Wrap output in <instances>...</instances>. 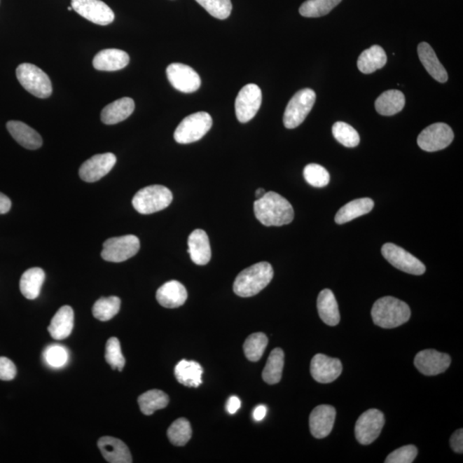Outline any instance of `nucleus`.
I'll use <instances>...</instances> for the list:
<instances>
[{"mask_svg":"<svg viewBox=\"0 0 463 463\" xmlns=\"http://www.w3.org/2000/svg\"><path fill=\"white\" fill-rule=\"evenodd\" d=\"M135 109V102L132 98L124 97L110 103L102 111L101 118L106 125H116L124 121Z\"/></svg>","mask_w":463,"mask_h":463,"instance_id":"nucleus-25","label":"nucleus"},{"mask_svg":"<svg viewBox=\"0 0 463 463\" xmlns=\"http://www.w3.org/2000/svg\"><path fill=\"white\" fill-rule=\"evenodd\" d=\"M105 359L113 370L121 372L125 365V359L122 354L120 340L116 338H111L106 344Z\"/></svg>","mask_w":463,"mask_h":463,"instance_id":"nucleus-42","label":"nucleus"},{"mask_svg":"<svg viewBox=\"0 0 463 463\" xmlns=\"http://www.w3.org/2000/svg\"><path fill=\"white\" fill-rule=\"evenodd\" d=\"M213 124L212 118L208 113L198 112L184 118L174 132L177 143L187 144L200 140L205 136Z\"/></svg>","mask_w":463,"mask_h":463,"instance_id":"nucleus-6","label":"nucleus"},{"mask_svg":"<svg viewBox=\"0 0 463 463\" xmlns=\"http://www.w3.org/2000/svg\"><path fill=\"white\" fill-rule=\"evenodd\" d=\"M256 219L266 227H281L292 223L294 212L290 202L280 194L269 191L254 202Z\"/></svg>","mask_w":463,"mask_h":463,"instance_id":"nucleus-1","label":"nucleus"},{"mask_svg":"<svg viewBox=\"0 0 463 463\" xmlns=\"http://www.w3.org/2000/svg\"><path fill=\"white\" fill-rule=\"evenodd\" d=\"M170 403V397L159 389H151L139 397L141 412L145 415H151L159 409L165 408Z\"/></svg>","mask_w":463,"mask_h":463,"instance_id":"nucleus-34","label":"nucleus"},{"mask_svg":"<svg viewBox=\"0 0 463 463\" xmlns=\"http://www.w3.org/2000/svg\"><path fill=\"white\" fill-rule=\"evenodd\" d=\"M453 139L454 132L449 125L435 123L420 132L417 144L424 151L435 152L449 146Z\"/></svg>","mask_w":463,"mask_h":463,"instance_id":"nucleus-12","label":"nucleus"},{"mask_svg":"<svg viewBox=\"0 0 463 463\" xmlns=\"http://www.w3.org/2000/svg\"><path fill=\"white\" fill-rule=\"evenodd\" d=\"M262 104V91L254 83L244 86L235 101L236 117L241 123H247L258 112Z\"/></svg>","mask_w":463,"mask_h":463,"instance_id":"nucleus-11","label":"nucleus"},{"mask_svg":"<svg viewBox=\"0 0 463 463\" xmlns=\"http://www.w3.org/2000/svg\"><path fill=\"white\" fill-rule=\"evenodd\" d=\"M342 0H307L302 4L300 14L305 18L325 16L338 6Z\"/></svg>","mask_w":463,"mask_h":463,"instance_id":"nucleus-36","label":"nucleus"},{"mask_svg":"<svg viewBox=\"0 0 463 463\" xmlns=\"http://www.w3.org/2000/svg\"><path fill=\"white\" fill-rule=\"evenodd\" d=\"M374 202L371 198H359L347 202L336 213L335 221L339 225L348 223L359 216L366 215L372 212Z\"/></svg>","mask_w":463,"mask_h":463,"instance_id":"nucleus-30","label":"nucleus"},{"mask_svg":"<svg viewBox=\"0 0 463 463\" xmlns=\"http://www.w3.org/2000/svg\"><path fill=\"white\" fill-rule=\"evenodd\" d=\"M418 55L420 62L432 78L439 83L448 81V74L445 68L440 63L437 55L431 46L427 42H422L418 46Z\"/></svg>","mask_w":463,"mask_h":463,"instance_id":"nucleus-26","label":"nucleus"},{"mask_svg":"<svg viewBox=\"0 0 463 463\" xmlns=\"http://www.w3.org/2000/svg\"><path fill=\"white\" fill-rule=\"evenodd\" d=\"M11 202L6 195L0 193V215L10 212Z\"/></svg>","mask_w":463,"mask_h":463,"instance_id":"nucleus-48","label":"nucleus"},{"mask_svg":"<svg viewBox=\"0 0 463 463\" xmlns=\"http://www.w3.org/2000/svg\"><path fill=\"white\" fill-rule=\"evenodd\" d=\"M188 252L191 260L198 265H205L212 258V248L205 231L197 229L191 233L188 239Z\"/></svg>","mask_w":463,"mask_h":463,"instance_id":"nucleus-22","label":"nucleus"},{"mask_svg":"<svg viewBox=\"0 0 463 463\" xmlns=\"http://www.w3.org/2000/svg\"><path fill=\"white\" fill-rule=\"evenodd\" d=\"M411 311L408 304L396 298L386 296L375 302L372 309L373 323L384 329H393L407 323Z\"/></svg>","mask_w":463,"mask_h":463,"instance_id":"nucleus-3","label":"nucleus"},{"mask_svg":"<svg viewBox=\"0 0 463 463\" xmlns=\"http://www.w3.org/2000/svg\"><path fill=\"white\" fill-rule=\"evenodd\" d=\"M343 372L340 359L329 357L322 354H316L311 362V374L315 380L321 384H329L338 380Z\"/></svg>","mask_w":463,"mask_h":463,"instance_id":"nucleus-17","label":"nucleus"},{"mask_svg":"<svg viewBox=\"0 0 463 463\" xmlns=\"http://www.w3.org/2000/svg\"><path fill=\"white\" fill-rule=\"evenodd\" d=\"M387 63V55L384 48L374 45L365 50L359 55L357 66L359 70L364 74H371L384 67Z\"/></svg>","mask_w":463,"mask_h":463,"instance_id":"nucleus-29","label":"nucleus"},{"mask_svg":"<svg viewBox=\"0 0 463 463\" xmlns=\"http://www.w3.org/2000/svg\"><path fill=\"white\" fill-rule=\"evenodd\" d=\"M405 97L399 90H388L381 94L375 102V109L384 116H392L400 113L405 106Z\"/></svg>","mask_w":463,"mask_h":463,"instance_id":"nucleus-31","label":"nucleus"},{"mask_svg":"<svg viewBox=\"0 0 463 463\" xmlns=\"http://www.w3.org/2000/svg\"><path fill=\"white\" fill-rule=\"evenodd\" d=\"M98 448L110 463H132V457L129 448L120 439L102 437L98 440Z\"/></svg>","mask_w":463,"mask_h":463,"instance_id":"nucleus-19","label":"nucleus"},{"mask_svg":"<svg viewBox=\"0 0 463 463\" xmlns=\"http://www.w3.org/2000/svg\"><path fill=\"white\" fill-rule=\"evenodd\" d=\"M240 406L241 401L240 398L237 396H231L228 401L227 407H226V408H227L229 414L235 415V413L240 408Z\"/></svg>","mask_w":463,"mask_h":463,"instance_id":"nucleus-47","label":"nucleus"},{"mask_svg":"<svg viewBox=\"0 0 463 463\" xmlns=\"http://www.w3.org/2000/svg\"><path fill=\"white\" fill-rule=\"evenodd\" d=\"M140 241L135 235L110 238L103 244L102 258L106 261L121 263L132 258L139 252Z\"/></svg>","mask_w":463,"mask_h":463,"instance_id":"nucleus-8","label":"nucleus"},{"mask_svg":"<svg viewBox=\"0 0 463 463\" xmlns=\"http://www.w3.org/2000/svg\"><path fill=\"white\" fill-rule=\"evenodd\" d=\"M17 375V367L14 363L6 357H0V380L4 381L13 380Z\"/></svg>","mask_w":463,"mask_h":463,"instance_id":"nucleus-45","label":"nucleus"},{"mask_svg":"<svg viewBox=\"0 0 463 463\" xmlns=\"http://www.w3.org/2000/svg\"><path fill=\"white\" fill-rule=\"evenodd\" d=\"M283 366H284V352L282 348H275L271 352L263 371V380L269 385L278 384L282 380Z\"/></svg>","mask_w":463,"mask_h":463,"instance_id":"nucleus-33","label":"nucleus"},{"mask_svg":"<svg viewBox=\"0 0 463 463\" xmlns=\"http://www.w3.org/2000/svg\"><path fill=\"white\" fill-rule=\"evenodd\" d=\"M16 75L21 85L34 97L45 99L52 95L51 80L41 69L34 64H21L17 68Z\"/></svg>","mask_w":463,"mask_h":463,"instance_id":"nucleus-5","label":"nucleus"},{"mask_svg":"<svg viewBox=\"0 0 463 463\" xmlns=\"http://www.w3.org/2000/svg\"><path fill=\"white\" fill-rule=\"evenodd\" d=\"M6 128L11 137L27 149L34 151V149L40 148L43 143L40 134L24 122L9 121L6 124Z\"/></svg>","mask_w":463,"mask_h":463,"instance_id":"nucleus-23","label":"nucleus"},{"mask_svg":"<svg viewBox=\"0 0 463 463\" xmlns=\"http://www.w3.org/2000/svg\"><path fill=\"white\" fill-rule=\"evenodd\" d=\"M332 133L336 141L347 148L358 146L361 141L357 131L345 122H336L333 125Z\"/></svg>","mask_w":463,"mask_h":463,"instance_id":"nucleus-39","label":"nucleus"},{"mask_svg":"<svg viewBox=\"0 0 463 463\" xmlns=\"http://www.w3.org/2000/svg\"><path fill=\"white\" fill-rule=\"evenodd\" d=\"M336 411L330 405H319L313 409L310 415L309 424L313 437L326 438L334 427Z\"/></svg>","mask_w":463,"mask_h":463,"instance_id":"nucleus-18","label":"nucleus"},{"mask_svg":"<svg viewBox=\"0 0 463 463\" xmlns=\"http://www.w3.org/2000/svg\"><path fill=\"white\" fill-rule=\"evenodd\" d=\"M121 305L120 298L116 296L101 298L95 302L92 312L95 319L106 322L116 317L120 312Z\"/></svg>","mask_w":463,"mask_h":463,"instance_id":"nucleus-35","label":"nucleus"},{"mask_svg":"<svg viewBox=\"0 0 463 463\" xmlns=\"http://www.w3.org/2000/svg\"><path fill=\"white\" fill-rule=\"evenodd\" d=\"M117 162L112 153H105L92 156L83 163L79 170L80 178L88 183L97 182L113 170Z\"/></svg>","mask_w":463,"mask_h":463,"instance_id":"nucleus-15","label":"nucleus"},{"mask_svg":"<svg viewBox=\"0 0 463 463\" xmlns=\"http://www.w3.org/2000/svg\"><path fill=\"white\" fill-rule=\"evenodd\" d=\"M450 447L455 452L462 453L463 451V430L455 431L450 438Z\"/></svg>","mask_w":463,"mask_h":463,"instance_id":"nucleus-46","label":"nucleus"},{"mask_svg":"<svg viewBox=\"0 0 463 463\" xmlns=\"http://www.w3.org/2000/svg\"><path fill=\"white\" fill-rule=\"evenodd\" d=\"M265 193H266V191L265 190H263L262 188L261 189H258L256 191V198H258V199L261 198L263 196H265Z\"/></svg>","mask_w":463,"mask_h":463,"instance_id":"nucleus-50","label":"nucleus"},{"mask_svg":"<svg viewBox=\"0 0 463 463\" xmlns=\"http://www.w3.org/2000/svg\"><path fill=\"white\" fill-rule=\"evenodd\" d=\"M385 422L384 414L378 409L363 413L355 424L356 439L363 445H370L380 435Z\"/></svg>","mask_w":463,"mask_h":463,"instance_id":"nucleus-10","label":"nucleus"},{"mask_svg":"<svg viewBox=\"0 0 463 463\" xmlns=\"http://www.w3.org/2000/svg\"><path fill=\"white\" fill-rule=\"evenodd\" d=\"M188 297L185 286L178 281L163 284L156 292V300L165 308H177L186 303Z\"/></svg>","mask_w":463,"mask_h":463,"instance_id":"nucleus-21","label":"nucleus"},{"mask_svg":"<svg viewBox=\"0 0 463 463\" xmlns=\"http://www.w3.org/2000/svg\"><path fill=\"white\" fill-rule=\"evenodd\" d=\"M204 369L199 363L193 361H179L175 366L176 380L187 387L198 388L202 385V375Z\"/></svg>","mask_w":463,"mask_h":463,"instance_id":"nucleus-28","label":"nucleus"},{"mask_svg":"<svg viewBox=\"0 0 463 463\" xmlns=\"http://www.w3.org/2000/svg\"><path fill=\"white\" fill-rule=\"evenodd\" d=\"M46 275L41 268H32L22 274L20 280V290L22 296L28 300H36L39 297L41 289L45 281Z\"/></svg>","mask_w":463,"mask_h":463,"instance_id":"nucleus-32","label":"nucleus"},{"mask_svg":"<svg viewBox=\"0 0 463 463\" xmlns=\"http://www.w3.org/2000/svg\"><path fill=\"white\" fill-rule=\"evenodd\" d=\"M268 345V338L263 333H254L248 336L244 343V353L249 361H258L262 358Z\"/></svg>","mask_w":463,"mask_h":463,"instance_id":"nucleus-37","label":"nucleus"},{"mask_svg":"<svg viewBox=\"0 0 463 463\" xmlns=\"http://www.w3.org/2000/svg\"><path fill=\"white\" fill-rule=\"evenodd\" d=\"M316 93L311 89L298 91L286 106L283 123L288 129H294L303 123L315 106Z\"/></svg>","mask_w":463,"mask_h":463,"instance_id":"nucleus-7","label":"nucleus"},{"mask_svg":"<svg viewBox=\"0 0 463 463\" xmlns=\"http://www.w3.org/2000/svg\"><path fill=\"white\" fill-rule=\"evenodd\" d=\"M450 355L434 350L419 352L415 358V366L420 373L427 376H435L445 373L450 366Z\"/></svg>","mask_w":463,"mask_h":463,"instance_id":"nucleus-16","label":"nucleus"},{"mask_svg":"<svg viewBox=\"0 0 463 463\" xmlns=\"http://www.w3.org/2000/svg\"><path fill=\"white\" fill-rule=\"evenodd\" d=\"M74 326V309L69 305H64L59 309L51 320L48 331L55 340H64L71 334Z\"/></svg>","mask_w":463,"mask_h":463,"instance_id":"nucleus-24","label":"nucleus"},{"mask_svg":"<svg viewBox=\"0 0 463 463\" xmlns=\"http://www.w3.org/2000/svg\"><path fill=\"white\" fill-rule=\"evenodd\" d=\"M130 57L127 53L120 49L110 48L102 50L95 56V69L102 71H116L128 66Z\"/></svg>","mask_w":463,"mask_h":463,"instance_id":"nucleus-20","label":"nucleus"},{"mask_svg":"<svg viewBox=\"0 0 463 463\" xmlns=\"http://www.w3.org/2000/svg\"><path fill=\"white\" fill-rule=\"evenodd\" d=\"M317 311L320 319L330 326H336L340 322V312L338 301L330 289L321 291L317 298Z\"/></svg>","mask_w":463,"mask_h":463,"instance_id":"nucleus-27","label":"nucleus"},{"mask_svg":"<svg viewBox=\"0 0 463 463\" xmlns=\"http://www.w3.org/2000/svg\"><path fill=\"white\" fill-rule=\"evenodd\" d=\"M382 254L390 265L405 273L420 275L426 272V266L422 261L395 244H384Z\"/></svg>","mask_w":463,"mask_h":463,"instance_id":"nucleus-9","label":"nucleus"},{"mask_svg":"<svg viewBox=\"0 0 463 463\" xmlns=\"http://www.w3.org/2000/svg\"><path fill=\"white\" fill-rule=\"evenodd\" d=\"M418 454L415 445H409L393 451L386 458L385 463H412Z\"/></svg>","mask_w":463,"mask_h":463,"instance_id":"nucleus-44","label":"nucleus"},{"mask_svg":"<svg viewBox=\"0 0 463 463\" xmlns=\"http://www.w3.org/2000/svg\"><path fill=\"white\" fill-rule=\"evenodd\" d=\"M69 359L66 347L60 345H50L44 351V359L47 364L60 368L67 364Z\"/></svg>","mask_w":463,"mask_h":463,"instance_id":"nucleus-43","label":"nucleus"},{"mask_svg":"<svg viewBox=\"0 0 463 463\" xmlns=\"http://www.w3.org/2000/svg\"><path fill=\"white\" fill-rule=\"evenodd\" d=\"M168 81L174 89L183 93H193L201 86L200 76L198 72L186 64L174 63L167 68Z\"/></svg>","mask_w":463,"mask_h":463,"instance_id":"nucleus-14","label":"nucleus"},{"mask_svg":"<svg viewBox=\"0 0 463 463\" xmlns=\"http://www.w3.org/2000/svg\"><path fill=\"white\" fill-rule=\"evenodd\" d=\"M267 415V408L265 405H259L255 408L254 411V418L256 422H261Z\"/></svg>","mask_w":463,"mask_h":463,"instance_id":"nucleus-49","label":"nucleus"},{"mask_svg":"<svg viewBox=\"0 0 463 463\" xmlns=\"http://www.w3.org/2000/svg\"><path fill=\"white\" fill-rule=\"evenodd\" d=\"M173 201V194L166 186L154 185L137 191L132 199V205L137 212L149 215L166 209Z\"/></svg>","mask_w":463,"mask_h":463,"instance_id":"nucleus-4","label":"nucleus"},{"mask_svg":"<svg viewBox=\"0 0 463 463\" xmlns=\"http://www.w3.org/2000/svg\"><path fill=\"white\" fill-rule=\"evenodd\" d=\"M212 17L224 20L232 13L231 0H196Z\"/></svg>","mask_w":463,"mask_h":463,"instance_id":"nucleus-41","label":"nucleus"},{"mask_svg":"<svg viewBox=\"0 0 463 463\" xmlns=\"http://www.w3.org/2000/svg\"><path fill=\"white\" fill-rule=\"evenodd\" d=\"M71 10H72V7H71V6L68 7V11H71Z\"/></svg>","mask_w":463,"mask_h":463,"instance_id":"nucleus-51","label":"nucleus"},{"mask_svg":"<svg viewBox=\"0 0 463 463\" xmlns=\"http://www.w3.org/2000/svg\"><path fill=\"white\" fill-rule=\"evenodd\" d=\"M193 435L191 423L186 418H179L171 424L167 430V437L175 446H184Z\"/></svg>","mask_w":463,"mask_h":463,"instance_id":"nucleus-38","label":"nucleus"},{"mask_svg":"<svg viewBox=\"0 0 463 463\" xmlns=\"http://www.w3.org/2000/svg\"><path fill=\"white\" fill-rule=\"evenodd\" d=\"M71 7L80 16L95 25H109L114 20L113 11L101 0H71Z\"/></svg>","mask_w":463,"mask_h":463,"instance_id":"nucleus-13","label":"nucleus"},{"mask_svg":"<svg viewBox=\"0 0 463 463\" xmlns=\"http://www.w3.org/2000/svg\"><path fill=\"white\" fill-rule=\"evenodd\" d=\"M274 277L270 263L261 262L241 271L233 283V291L240 297L256 296L270 284Z\"/></svg>","mask_w":463,"mask_h":463,"instance_id":"nucleus-2","label":"nucleus"},{"mask_svg":"<svg viewBox=\"0 0 463 463\" xmlns=\"http://www.w3.org/2000/svg\"><path fill=\"white\" fill-rule=\"evenodd\" d=\"M303 174L306 182L317 188L326 186L331 181L329 172L319 164H309L305 167Z\"/></svg>","mask_w":463,"mask_h":463,"instance_id":"nucleus-40","label":"nucleus"}]
</instances>
